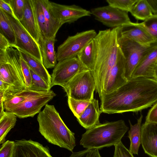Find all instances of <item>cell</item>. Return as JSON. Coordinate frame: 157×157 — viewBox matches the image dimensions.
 Here are the masks:
<instances>
[{
  "label": "cell",
  "mask_w": 157,
  "mask_h": 157,
  "mask_svg": "<svg viewBox=\"0 0 157 157\" xmlns=\"http://www.w3.org/2000/svg\"><path fill=\"white\" fill-rule=\"evenodd\" d=\"M101 113L137 112L157 102V79L144 77L131 78L114 91L100 98Z\"/></svg>",
  "instance_id": "1"
},
{
  "label": "cell",
  "mask_w": 157,
  "mask_h": 157,
  "mask_svg": "<svg viewBox=\"0 0 157 157\" xmlns=\"http://www.w3.org/2000/svg\"><path fill=\"white\" fill-rule=\"evenodd\" d=\"M121 28L100 30L93 39L94 68L91 72L95 82V90L100 98L117 60L118 39Z\"/></svg>",
  "instance_id": "2"
},
{
  "label": "cell",
  "mask_w": 157,
  "mask_h": 157,
  "mask_svg": "<svg viewBox=\"0 0 157 157\" xmlns=\"http://www.w3.org/2000/svg\"><path fill=\"white\" fill-rule=\"evenodd\" d=\"M39 131L48 142L72 152L75 146V133L67 127L54 106L48 104L37 116Z\"/></svg>",
  "instance_id": "3"
},
{
  "label": "cell",
  "mask_w": 157,
  "mask_h": 157,
  "mask_svg": "<svg viewBox=\"0 0 157 157\" xmlns=\"http://www.w3.org/2000/svg\"><path fill=\"white\" fill-rule=\"evenodd\" d=\"M128 129L124 121L100 124L87 129L82 136L81 145L87 149H99L114 146L121 141Z\"/></svg>",
  "instance_id": "4"
},
{
  "label": "cell",
  "mask_w": 157,
  "mask_h": 157,
  "mask_svg": "<svg viewBox=\"0 0 157 157\" xmlns=\"http://www.w3.org/2000/svg\"><path fill=\"white\" fill-rule=\"evenodd\" d=\"M21 55L11 45L0 50V80L9 85L17 92L26 88L21 64Z\"/></svg>",
  "instance_id": "5"
},
{
  "label": "cell",
  "mask_w": 157,
  "mask_h": 157,
  "mask_svg": "<svg viewBox=\"0 0 157 157\" xmlns=\"http://www.w3.org/2000/svg\"><path fill=\"white\" fill-rule=\"evenodd\" d=\"M91 71L85 69L77 74L63 88L68 97L78 100L91 101L96 90Z\"/></svg>",
  "instance_id": "6"
},
{
  "label": "cell",
  "mask_w": 157,
  "mask_h": 157,
  "mask_svg": "<svg viewBox=\"0 0 157 157\" xmlns=\"http://www.w3.org/2000/svg\"><path fill=\"white\" fill-rule=\"evenodd\" d=\"M120 31L118 42L125 58V76L128 80L131 78L134 71L143 57L152 48L157 44V42L150 45H143L122 36Z\"/></svg>",
  "instance_id": "7"
},
{
  "label": "cell",
  "mask_w": 157,
  "mask_h": 157,
  "mask_svg": "<svg viewBox=\"0 0 157 157\" xmlns=\"http://www.w3.org/2000/svg\"><path fill=\"white\" fill-rule=\"evenodd\" d=\"M56 95L52 90L48 91H31L22 103L7 111L14 113L19 118L33 117L40 112L44 105L47 104Z\"/></svg>",
  "instance_id": "8"
},
{
  "label": "cell",
  "mask_w": 157,
  "mask_h": 157,
  "mask_svg": "<svg viewBox=\"0 0 157 157\" xmlns=\"http://www.w3.org/2000/svg\"><path fill=\"white\" fill-rule=\"evenodd\" d=\"M97 34L95 30L90 29L68 36L57 48L56 53L57 61L77 57Z\"/></svg>",
  "instance_id": "9"
},
{
  "label": "cell",
  "mask_w": 157,
  "mask_h": 157,
  "mask_svg": "<svg viewBox=\"0 0 157 157\" xmlns=\"http://www.w3.org/2000/svg\"><path fill=\"white\" fill-rule=\"evenodd\" d=\"M85 69L77 57L58 61L53 70L50 88L55 85L63 87L77 74Z\"/></svg>",
  "instance_id": "10"
},
{
  "label": "cell",
  "mask_w": 157,
  "mask_h": 157,
  "mask_svg": "<svg viewBox=\"0 0 157 157\" xmlns=\"http://www.w3.org/2000/svg\"><path fill=\"white\" fill-rule=\"evenodd\" d=\"M5 13L13 29L16 36V44L13 47L23 50L43 63L38 43L23 27L20 21L14 16L6 12Z\"/></svg>",
  "instance_id": "11"
},
{
  "label": "cell",
  "mask_w": 157,
  "mask_h": 157,
  "mask_svg": "<svg viewBox=\"0 0 157 157\" xmlns=\"http://www.w3.org/2000/svg\"><path fill=\"white\" fill-rule=\"evenodd\" d=\"M90 11L95 19L110 28L123 27L132 22L128 12L109 5L92 8Z\"/></svg>",
  "instance_id": "12"
},
{
  "label": "cell",
  "mask_w": 157,
  "mask_h": 157,
  "mask_svg": "<svg viewBox=\"0 0 157 157\" xmlns=\"http://www.w3.org/2000/svg\"><path fill=\"white\" fill-rule=\"evenodd\" d=\"M49 4L53 13L63 25L74 23L81 18L91 15L90 11L75 5H62L50 1Z\"/></svg>",
  "instance_id": "13"
},
{
  "label": "cell",
  "mask_w": 157,
  "mask_h": 157,
  "mask_svg": "<svg viewBox=\"0 0 157 157\" xmlns=\"http://www.w3.org/2000/svg\"><path fill=\"white\" fill-rule=\"evenodd\" d=\"M14 141L13 157H53L48 146L44 147L38 142L25 139Z\"/></svg>",
  "instance_id": "14"
},
{
  "label": "cell",
  "mask_w": 157,
  "mask_h": 157,
  "mask_svg": "<svg viewBox=\"0 0 157 157\" xmlns=\"http://www.w3.org/2000/svg\"><path fill=\"white\" fill-rule=\"evenodd\" d=\"M125 58L119 47L117 60L110 72L103 95L114 91L127 82L125 76Z\"/></svg>",
  "instance_id": "15"
},
{
  "label": "cell",
  "mask_w": 157,
  "mask_h": 157,
  "mask_svg": "<svg viewBox=\"0 0 157 157\" xmlns=\"http://www.w3.org/2000/svg\"><path fill=\"white\" fill-rule=\"evenodd\" d=\"M141 132V144L145 152L151 157H157V123H144Z\"/></svg>",
  "instance_id": "16"
},
{
  "label": "cell",
  "mask_w": 157,
  "mask_h": 157,
  "mask_svg": "<svg viewBox=\"0 0 157 157\" xmlns=\"http://www.w3.org/2000/svg\"><path fill=\"white\" fill-rule=\"evenodd\" d=\"M157 61V44L152 48L143 57L131 78L144 77L154 78V69Z\"/></svg>",
  "instance_id": "17"
},
{
  "label": "cell",
  "mask_w": 157,
  "mask_h": 157,
  "mask_svg": "<svg viewBox=\"0 0 157 157\" xmlns=\"http://www.w3.org/2000/svg\"><path fill=\"white\" fill-rule=\"evenodd\" d=\"M120 34L123 36L144 45H150L157 42L154 40L139 23L131 22L128 25L121 27Z\"/></svg>",
  "instance_id": "18"
},
{
  "label": "cell",
  "mask_w": 157,
  "mask_h": 157,
  "mask_svg": "<svg viewBox=\"0 0 157 157\" xmlns=\"http://www.w3.org/2000/svg\"><path fill=\"white\" fill-rule=\"evenodd\" d=\"M21 23L38 43L40 33L32 0H25L24 13Z\"/></svg>",
  "instance_id": "19"
},
{
  "label": "cell",
  "mask_w": 157,
  "mask_h": 157,
  "mask_svg": "<svg viewBox=\"0 0 157 157\" xmlns=\"http://www.w3.org/2000/svg\"><path fill=\"white\" fill-rule=\"evenodd\" d=\"M101 113L98 101L94 98L77 120L82 126L88 129L100 123L99 118Z\"/></svg>",
  "instance_id": "20"
},
{
  "label": "cell",
  "mask_w": 157,
  "mask_h": 157,
  "mask_svg": "<svg viewBox=\"0 0 157 157\" xmlns=\"http://www.w3.org/2000/svg\"><path fill=\"white\" fill-rule=\"evenodd\" d=\"M44 11L46 23V39H55L56 34L63 25L52 11L49 1L40 0Z\"/></svg>",
  "instance_id": "21"
},
{
  "label": "cell",
  "mask_w": 157,
  "mask_h": 157,
  "mask_svg": "<svg viewBox=\"0 0 157 157\" xmlns=\"http://www.w3.org/2000/svg\"><path fill=\"white\" fill-rule=\"evenodd\" d=\"M56 39H43L40 36L38 43L43 65L46 69L52 68L57 64L56 54L55 50Z\"/></svg>",
  "instance_id": "22"
},
{
  "label": "cell",
  "mask_w": 157,
  "mask_h": 157,
  "mask_svg": "<svg viewBox=\"0 0 157 157\" xmlns=\"http://www.w3.org/2000/svg\"><path fill=\"white\" fill-rule=\"evenodd\" d=\"M21 55L26 61L30 69L39 76L50 85L51 82V76L42 62L36 59L25 51L16 47Z\"/></svg>",
  "instance_id": "23"
},
{
  "label": "cell",
  "mask_w": 157,
  "mask_h": 157,
  "mask_svg": "<svg viewBox=\"0 0 157 157\" xmlns=\"http://www.w3.org/2000/svg\"><path fill=\"white\" fill-rule=\"evenodd\" d=\"M143 117V115H141L137 120V123L134 125H132L129 121L130 129L128 131V137L130 141L129 150L133 154H138L139 147L141 144V123Z\"/></svg>",
  "instance_id": "24"
},
{
  "label": "cell",
  "mask_w": 157,
  "mask_h": 157,
  "mask_svg": "<svg viewBox=\"0 0 157 157\" xmlns=\"http://www.w3.org/2000/svg\"><path fill=\"white\" fill-rule=\"evenodd\" d=\"M17 117L13 113L6 111L0 116V144L5 142L7 134L15 125Z\"/></svg>",
  "instance_id": "25"
},
{
  "label": "cell",
  "mask_w": 157,
  "mask_h": 157,
  "mask_svg": "<svg viewBox=\"0 0 157 157\" xmlns=\"http://www.w3.org/2000/svg\"><path fill=\"white\" fill-rule=\"evenodd\" d=\"M0 33L3 35L12 46L16 43L15 33L5 12L0 9Z\"/></svg>",
  "instance_id": "26"
},
{
  "label": "cell",
  "mask_w": 157,
  "mask_h": 157,
  "mask_svg": "<svg viewBox=\"0 0 157 157\" xmlns=\"http://www.w3.org/2000/svg\"><path fill=\"white\" fill-rule=\"evenodd\" d=\"M94 46L93 39L77 56L82 66L91 72L94 70Z\"/></svg>",
  "instance_id": "27"
},
{
  "label": "cell",
  "mask_w": 157,
  "mask_h": 157,
  "mask_svg": "<svg viewBox=\"0 0 157 157\" xmlns=\"http://www.w3.org/2000/svg\"><path fill=\"white\" fill-rule=\"evenodd\" d=\"M129 12L136 19L143 21L153 15L146 0H138Z\"/></svg>",
  "instance_id": "28"
},
{
  "label": "cell",
  "mask_w": 157,
  "mask_h": 157,
  "mask_svg": "<svg viewBox=\"0 0 157 157\" xmlns=\"http://www.w3.org/2000/svg\"><path fill=\"white\" fill-rule=\"evenodd\" d=\"M31 91V90L26 88L13 94H4V107L6 111L23 102Z\"/></svg>",
  "instance_id": "29"
},
{
  "label": "cell",
  "mask_w": 157,
  "mask_h": 157,
  "mask_svg": "<svg viewBox=\"0 0 157 157\" xmlns=\"http://www.w3.org/2000/svg\"><path fill=\"white\" fill-rule=\"evenodd\" d=\"M38 23L40 36L42 39H46V23L43 9L40 0H32Z\"/></svg>",
  "instance_id": "30"
},
{
  "label": "cell",
  "mask_w": 157,
  "mask_h": 157,
  "mask_svg": "<svg viewBox=\"0 0 157 157\" xmlns=\"http://www.w3.org/2000/svg\"><path fill=\"white\" fill-rule=\"evenodd\" d=\"M32 82L30 90L36 91H48L51 90L50 85L30 69Z\"/></svg>",
  "instance_id": "31"
},
{
  "label": "cell",
  "mask_w": 157,
  "mask_h": 157,
  "mask_svg": "<svg viewBox=\"0 0 157 157\" xmlns=\"http://www.w3.org/2000/svg\"><path fill=\"white\" fill-rule=\"evenodd\" d=\"M90 101L77 100L68 97L69 107L77 118L80 117Z\"/></svg>",
  "instance_id": "32"
},
{
  "label": "cell",
  "mask_w": 157,
  "mask_h": 157,
  "mask_svg": "<svg viewBox=\"0 0 157 157\" xmlns=\"http://www.w3.org/2000/svg\"><path fill=\"white\" fill-rule=\"evenodd\" d=\"M139 24L157 41V15H153Z\"/></svg>",
  "instance_id": "33"
},
{
  "label": "cell",
  "mask_w": 157,
  "mask_h": 157,
  "mask_svg": "<svg viewBox=\"0 0 157 157\" xmlns=\"http://www.w3.org/2000/svg\"><path fill=\"white\" fill-rule=\"evenodd\" d=\"M137 0H107L108 5L121 10L130 12Z\"/></svg>",
  "instance_id": "34"
},
{
  "label": "cell",
  "mask_w": 157,
  "mask_h": 157,
  "mask_svg": "<svg viewBox=\"0 0 157 157\" xmlns=\"http://www.w3.org/2000/svg\"><path fill=\"white\" fill-rule=\"evenodd\" d=\"M13 13V16L19 21L23 17L25 0H8Z\"/></svg>",
  "instance_id": "35"
},
{
  "label": "cell",
  "mask_w": 157,
  "mask_h": 157,
  "mask_svg": "<svg viewBox=\"0 0 157 157\" xmlns=\"http://www.w3.org/2000/svg\"><path fill=\"white\" fill-rule=\"evenodd\" d=\"M15 147L14 141L8 140L0 146V157H13Z\"/></svg>",
  "instance_id": "36"
},
{
  "label": "cell",
  "mask_w": 157,
  "mask_h": 157,
  "mask_svg": "<svg viewBox=\"0 0 157 157\" xmlns=\"http://www.w3.org/2000/svg\"><path fill=\"white\" fill-rule=\"evenodd\" d=\"M20 60L21 70L26 88L29 89L31 86L32 82V76L30 68L21 55Z\"/></svg>",
  "instance_id": "37"
},
{
  "label": "cell",
  "mask_w": 157,
  "mask_h": 157,
  "mask_svg": "<svg viewBox=\"0 0 157 157\" xmlns=\"http://www.w3.org/2000/svg\"><path fill=\"white\" fill-rule=\"evenodd\" d=\"M114 157H134L133 154L121 141L114 146Z\"/></svg>",
  "instance_id": "38"
},
{
  "label": "cell",
  "mask_w": 157,
  "mask_h": 157,
  "mask_svg": "<svg viewBox=\"0 0 157 157\" xmlns=\"http://www.w3.org/2000/svg\"><path fill=\"white\" fill-rule=\"evenodd\" d=\"M145 123H157V102L149 110Z\"/></svg>",
  "instance_id": "39"
},
{
  "label": "cell",
  "mask_w": 157,
  "mask_h": 157,
  "mask_svg": "<svg viewBox=\"0 0 157 157\" xmlns=\"http://www.w3.org/2000/svg\"><path fill=\"white\" fill-rule=\"evenodd\" d=\"M0 9L13 16V10L8 0H0Z\"/></svg>",
  "instance_id": "40"
},
{
  "label": "cell",
  "mask_w": 157,
  "mask_h": 157,
  "mask_svg": "<svg viewBox=\"0 0 157 157\" xmlns=\"http://www.w3.org/2000/svg\"><path fill=\"white\" fill-rule=\"evenodd\" d=\"M11 46L10 44L6 37L0 33V50H6Z\"/></svg>",
  "instance_id": "41"
},
{
  "label": "cell",
  "mask_w": 157,
  "mask_h": 157,
  "mask_svg": "<svg viewBox=\"0 0 157 157\" xmlns=\"http://www.w3.org/2000/svg\"><path fill=\"white\" fill-rule=\"evenodd\" d=\"M153 15H157V0H146Z\"/></svg>",
  "instance_id": "42"
},
{
  "label": "cell",
  "mask_w": 157,
  "mask_h": 157,
  "mask_svg": "<svg viewBox=\"0 0 157 157\" xmlns=\"http://www.w3.org/2000/svg\"><path fill=\"white\" fill-rule=\"evenodd\" d=\"M154 78L157 79V64L155 67L154 71Z\"/></svg>",
  "instance_id": "43"
},
{
  "label": "cell",
  "mask_w": 157,
  "mask_h": 157,
  "mask_svg": "<svg viewBox=\"0 0 157 157\" xmlns=\"http://www.w3.org/2000/svg\"><path fill=\"white\" fill-rule=\"evenodd\" d=\"M156 64H157V61L156 63Z\"/></svg>",
  "instance_id": "44"
}]
</instances>
